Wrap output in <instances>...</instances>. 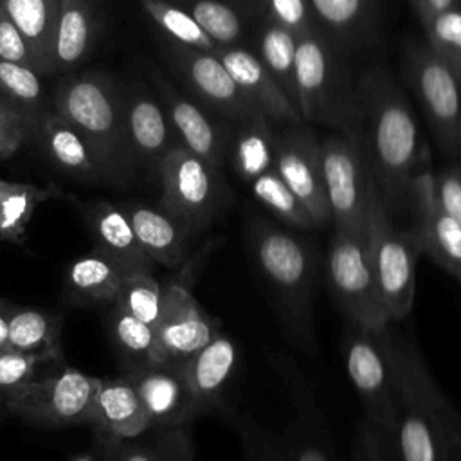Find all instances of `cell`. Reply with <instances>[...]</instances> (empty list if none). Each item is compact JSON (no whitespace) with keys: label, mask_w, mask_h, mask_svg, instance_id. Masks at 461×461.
<instances>
[{"label":"cell","mask_w":461,"mask_h":461,"mask_svg":"<svg viewBox=\"0 0 461 461\" xmlns=\"http://www.w3.org/2000/svg\"><path fill=\"white\" fill-rule=\"evenodd\" d=\"M317 25L340 40H355L371 23L375 0H308Z\"/></svg>","instance_id":"38"},{"label":"cell","mask_w":461,"mask_h":461,"mask_svg":"<svg viewBox=\"0 0 461 461\" xmlns=\"http://www.w3.org/2000/svg\"><path fill=\"white\" fill-rule=\"evenodd\" d=\"M128 274L106 254L94 249L76 258L65 274V288L72 301L113 304Z\"/></svg>","instance_id":"28"},{"label":"cell","mask_w":461,"mask_h":461,"mask_svg":"<svg viewBox=\"0 0 461 461\" xmlns=\"http://www.w3.org/2000/svg\"><path fill=\"white\" fill-rule=\"evenodd\" d=\"M324 272L351 324L375 331L389 328L393 321L375 283L366 234L335 230L328 245Z\"/></svg>","instance_id":"10"},{"label":"cell","mask_w":461,"mask_h":461,"mask_svg":"<svg viewBox=\"0 0 461 461\" xmlns=\"http://www.w3.org/2000/svg\"><path fill=\"white\" fill-rule=\"evenodd\" d=\"M149 77L178 144L221 169L227 164L230 124L180 94L158 70L151 68Z\"/></svg>","instance_id":"15"},{"label":"cell","mask_w":461,"mask_h":461,"mask_svg":"<svg viewBox=\"0 0 461 461\" xmlns=\"http://www.w3.org/2000/svg\"><path fill=\"white\" fill-rule=\"evenodd\" d=\"M267 20H272L294 34H304L317 27L308 0H258Z\"/></svg>","instance_id":"45"},{"label":"cell","mask_w":461,"mask_h":461,"mask_svg":"<svg viewBox=\"0 0 461 461\" xmlns=\"http://www.w3.org/2000/svg\"><path fill=\"white\" fill-rule=\"evenodd\" d=\"M351 461H402L396 432L362 416L353 436Z\"/></svg>","instance_id":"44"},{"label":"cell","mask_w":461,"mask_h":461,"mask_svg":"<svg viewBox=\"0 0 461 461\" xmlns=\"http://www.w3.org/2000/svg\"><path fill=\"white\" fill-rule=\"evenodd\" d=\"M295 92L303 121L355 135L357 85L319 29L297 36Z\"/></svg>","instance_id":"5"},{"label":"cell","mask_w":461,"mask_h":461,"mask_svg":"<svg viewBox=\"0 0 461 461\" xmlns=\"http://www.w3.org/2000/svg\"><path fill=\"white\" fill-rule=\"evenodd\" d=\"M95 16L90 0H59L52 67L67 72L81 65L94 47Z\"/></svg>","instance_id":"29"},{"label":"cell","mask_w":461,"mask_h":461,"mask_svg":"<svg viewBox=\"0 0 461 461\" xmlns=\"http://www.w3.org/2000/svg\"><path fill=\"white\" fill-rule=\"evenodd\" d=\"M164 301V285L151 272L128 274L113 304L121 306L139 321L157 328Z\"/></svg>","instance_id":"41"},{"label":"cell","mask_w":461,"mask_h":461,"mask_svg":"<svg viewBox=\"0 0 461 461\" xmlns=\"http://www.w3.org/2000/svg\"><path fill=\"white\" fill-rule=\"evenodd\" d=\"M158 207L185 223L193 232L207 230L230 205L232 193L221 169L184 146H173L158 171Z\"/></svg>","instance_id":"6"},{"label":"cell","mask_w":461,"mask_h":461,"mask_svg":"<svg viewBox=\"0 0 461 461\" xmlns=\"http://www.w3.org/2000/svg\"><path fill=\"white\" fill-rule=\"evenodd\" d=\"M124 119L137 169L157 175L166 153L178 144L157 94L142 81L122 88Z\"/></svg>","instance_id":"18"},{"label":"cell","mask_w":461,"mask_h":461,"mask_svg":"<svg viewBox=\"0 0 461 461\" xmlns=\"http://www.w3.org/2000/svg\"><path fill=\"white\" fill-rule=\"evenodd\" d=\"M97 384V376L63 367L50 376L23 384L5 398L4 407L40 427L88 425Z\"/></svg>","instance_id":"11"},{"label":"cell","mask_w":461,"mask_h":461,"mask_svg":"<svg viewBox=\"0 0 461 461\" xmlns=\"http://www.w3.org/2000/svg\"><path fill=\"white\" fill-rule=\"evenodd\" d=\"M149 436L103 441L106 461H194L189 425L155 427Z\"/></svg>","instance_id":"31"},{"label":"cell","mask_w":461,"mask_h":461,"mask_svg":"<svg viewBox=\"0 0 461 461\" xmlns=\"http://www.w3.org/2000/svg\"><path fill=\"white\" fill-rule=\"evenodd\" d=\"M135 387L155 427L189 425L203 414L182 362H155L126 367L122 373Z\"/></svg>","instance_id":"17"},{"label":"cell","mask_w":461,"mask_h":461,"mask_svg":"<svg viewBox=\"0 0 461 461\" xmlns=\"http://www.w3.org/2000/svg\"><path fill=\"white\" fill-rule=\"evenodd\" d=\"M290 398L295 407V418L279 439V452L283 461H333L331 447L322 416L304 376L292 364H279Z\"/></svg>","instance_id":"21"},{"label":"cell","mask_w":461,"mask_h":461,"mask_svg":"<svg viewBox=\"0 0 461 461\" xmlns=\"http://www.w3.org/2000/svg\"><path fill=\"white\" fill-rule=\"evenodd\" d=\"M49 362H61V348H47L40 351L0 353V403L27 382L36 380L40 369Z\"/></svg>","instance_id":"43"},{"label":"cell","mask_w":461,"mask_h":461,"mask_svg":"<svg viewBox=\"0 0 461 461\" xmlns=\"http://www.w3.org/2000/svg\"><path fill=\"white\" fill-rule=\"evenodd\" d=\"M405 79L441 148L450 155H461V81L427 45L409 49Z\"/></svg>","instance_id":"12"},{"label":"cell","mask_w":461,"mask_h":461,"mask_svg":"<svg viewBox=\"0 0 461 461\" xmlns=\"http://www.w3.org/2000/svg\"><path fill=\"white\" fill-rule=\"evenodd\" d=\"M140 5L144 13L169 36L171 41L200 50H216V43L182 5L169 0H140Z\"/></svg>","instance_id":"40"},{"label":"cell","mask_w":461,"mask_h":461,"mask_svg":"<svg viewBox=\"0 0 461 461\" xmlns=\"http://www.w3.org/2000/svg\"><path fill=\"white\" fill-rule=\"evenodd\" d=\"M409 2L414 7L416 16L420 18L421 23L447 9L461 5V0H409Z\"/></svg>","instance_id":"49"},{"label":"cell","mask_w":461,"mask_h":461,"mask_svg":"<svg viewBox=\"0 0 461 461\" xmlns=\"http://www.w3.org/2000/svg\"><path fill=\"white\" fill-rule=\"evenodd\" d=\"M121 207L128 214L140 247L155 265L178 268L187 261L191 245L198 234L185 223L160 207L140 202H126Z\"/></svg>","instance_id":"25"},{"label":"cell","mask_w":461,"mask_h":461,"mask_svg":"<svg viewBox=\"0 0 461 461\" xmlns=\"http://www.w3.org/2000/svg\"><path fill=\"white\" fill-rule=\"evenodd\" d=\"M11 304L0 299V353L9 349V330H7V317H9Z\"/></svg>","instance_id":"50"},{"label":"cell","mask_w":461,"mask_h":461,"mask_svg":"<svg viewBox=\"0 0 461 461\" xmlns=\"http://www.w3.org/2000/svg\"><path fill=\"white\" fill-rule=\"evenodd\" d=\"M61 326L63 319L56 313L11 304L7 317L9 349L29 353L47 348H59Z\"/></svg>","instance_id":"34"},{"label":"cell","mask_w":461,"mask_h":461,"mask_svg":"<svg viewBox=\"0 0 461 461\" xmlns=\"http://www.w3.org/2000/svg\"><path fill=\"white\" fill-rule=\"evenodd\" d=\"M103 441L139 438L151 429V420L133 387L124 376L99 378L90 423Z\"/></svg>","instance_id":"24"},{"label":"cell","mask_w":461,"mask_h":461,"mask_svg":"<svg viewBox=\"0 0 461 461\" xmlns=\"http://www.w3.org/2000/svg\"><path fill=\"white\" fill-rule=\"evenodd\" d=\"M52 110L79 131L106 182H131L137 164L126 130L122 88L110 76L85 72L65 77L54 94Z\"/></svg>","instance_id":"4"},{"label":"cell","mask_w":461,"mask_h":461,"mask_svg":"<svg viewBox=\"0 0 461 461\" xmlns=\"http://www.w3.org/2000/svg\"><path fill=\"white\" fill-rule=\"evenodd\" d=\"M230 128L227 162L232 171L249 184L274 167L276 131L265 115L245 119L230 124Z\"/></svg>","instance_id":"30"},{"label":"cell","mask_w":461,"mask_h":461,"mask_svg":"<svg viewBox=\"0 0 461 461\" xmlns=\"http://www.w3.org/2000/svg\"><path fill=\"white\" fill-rule=\"evenodd\" d=\"M182 7L198 22L216 47L238 45L245 34L241 13L225 0H184Z\"/></svg>","instance_id":"39"},{"label":"cell","mask_w":461,"mask_h":461,"mask_svg":"<svg viewBox=\"0 0 461 461\" xmlns=\"http://www.w3.org/2000/svg\"><path fill=\"white\" fill-rule=\"evenodd\" d=\"M0 7L25 38L38 72L54 74L52 52L59 0H0Z\"/></svg>","instance_id":"27"},{"label":"cell","mask_w":461,"mask_h":461,"mask_svg":"<svg viewBox=\"0 0 461 461\" xmlns=\"http://www.w3.org/2000/svg\"><path fill=\"white\" fill-rule=\"evenodd\" d=\"M240 346L225 331H220L200 351L182 362L187 382L203 411L229 412L227 393L240 369Z\"/></svg>","instance_id":"20"},{"label":"cell","mask_w":461,"mask_h":461,"mask_svg":"<svg viewBox=\"0 0 461 461\" xmlns=\"http://www.w3.org/2000/svg\"><path fill=\"white\" fill-rule=\"evenodd\" d=\"M56 194L58 191L54 187L4 180L0 189V240L22 243L38 205Z\"/></svg>","instance_id":"33"},{"label":"cell","mask_w":461,"mask_h":461,"mask_svg":"<svg viewBox=\"0 0 461 461\" xmlns=\"http://www.w3.org/2000/svg\"><path fill=\"white\" fill-rule=\"evenodd\" d=\"M421 25L425 45L461 81V5L447 9Z\"/></svg>","instance_id":"42"},{"label":"cell","mask_w":461,"mask_h":461,"mask_svg":"<svg viewBox=\"0 0 461 461\" xmlns=\"http://www.w3.org/2000/svg\"><path fill=\"white\" fill-rule=\"evenodd\" d=\"M108 328L115 348L126 360V367L162 362L153 326L113 304L108 317Z\"/></svg>","instance_id":"35"},{"label":"cell","mask_w":461,"mask_h":461,"mask_svg":"<svg viewBox=\"0 0 461 461\" xmlns=\"http://www.w3.org/2000/svg\"><path fill=\"white\" fill-rule=\"evenodd\" d=\"M249 185L252 196L285 225L301 230L315 229L301 200L292 193L274 167L256 176L252 182H249Z\"/></svg>","instance_id":"37"},{"label":"cell","mask_w":461,"mask_h":461,"mask_svg":"<svg viewBox=\"0 0 461 461\" xmlns=\"http://www.w3.org/2000/svg\"><path fill=\"white\" fill-rule=\"evenodd\" d=\"M396 441L402 461H461V416L441 394L420 351L402 339Z\"/></svg>","instance_id":"3"},{"label":"cell","mask_w":461,"mask_h":461,"mask_svg":"<svg viewBox=\"0 0 461 461\" xmlns=\"http://www.w3.org/2000/svg\"><path fill=\"white\" fill-rule=\"evenodd\" d=\"M245 243L283 330L297 348L313 355L317 351L313 303L321 272L317 247L258 214L245 223Z\"/></svg>","instance_id":"2"},{"label":"cell","mask_w":461,"mask_h":461,"mask_svg":"<svg viewBox=\"0 0 461 461\" xmlns=\"http://www.w3.org/2000/svg\"><path fill=\"white\" fill-rule=\"evenodd\" d=\"M274 169L301 200L315 227L331 223L324 189L321 140L303 122L288 124L276 133Z\"/></svg>","instance_id":"14"},{"label":"cell","mask_w":461,"mask_h":461,"mask_svg":"<svg viewBox=\"0 0 461 461\" xmlns=\"http://www.w3.org/2000/svg\"><path fill=\"white\" fill-rule=\"evenodd\" d=\"M2 184H4V178H0V189H2Z\"/></svg>","instance_id":"52"},{"label":"cell","mask_w":461,"mask_h":461,"mask_svg":"<svg viewBox=\"0 0 461 461\" xmlns=\"http://www.w3.org/2000/svg\"><path fill=\"white\" fill-rule=\"evenodd\" d=\"M411 203L416 212L414 230L421 252L461 281V223L438 205L430 162H425L412 180Z\"/></svg>","instance_id":"19"},{"label":"cell","mask_w":461,"mask_h":461,"mask_svg":"<svg viewBox=\"0 0 461 461\" xmlns=\"http://www.w3.org/2000/svg\"><path fill=\"white\" fill-rule=\"evenodd\" d=\"M72 461H95V459L90 457V456H77V457L72 459Z\"/></svg>","instance_id":"51"},{"label":"cell","mask_w":461,"mask_h":461,"mask_svg":"<svg viewBox=\"0 0 461 461\" xmlns=\"http://www.w3.org/2000/svg\"><path fill=\"white\" fill-rule=\"evenodd\" d=\"M214 54L225 65L241 92L272 122L297 124L303 117L276 77L267 70L254 50L240 45L216 47Z\"/></svg>","instance_id":"22"},{"label":"cell","mask_w":461,"mask_h":461,"mask_svg":"<svg viewBox=\"0 0 461 461\" xmlns=\"http://www.w3.org/2000/svg\"><path fill=\"white\" fill-rule=\"evenodd\" d=\"M366 245L378 294L391 321L407 317L416 294V261L421 254L414 229L402 230L393 221L380 191L375 193L366 227Z\"/></svg>","instance_id":"7"},{"label":"cell","mask_w":461,"mask_h":461,"mask_svg":"<svg viewBox=\"0 0 461 461\" xmlns=\"http://www.w3.org/2000/svg\"><path fill=\"white\" fill-rule=\"evenodd\" d=\"M31 139L41 153L65 175L86 184L106 182L101 166L79 131L58 112L47 108L36 121Z\"/></svg>","instance_id":"26"},{"label":"cell","mask_w":461,"mask_h":461,"mask_svg":"<svg viewBox=\"0 0 461 461\" xmlns=\"http://www.w3.org/2000/svg\"><path fill=\"white\" fill-rule=\"evenodd\" d=\"M220 331L223 322L207 313L185 285H164L162 313L155 328L162 362H185Z\"/></svg>","instance_id":"16"},{"label":"cell","mask_w":461,"mask_h":461,"mask_svg":"<svg viewBox=\"0 0 461 461\" xmlns=\"http://www.w3.org/2000/svg\"><path fill=\"white\" fill-rule=\"evenodd\" d=\"M355 135L387 209L393 212L411 203L412 180L429 162V151L403 92L382 68L369 70L357 83Z\"/></svg>","instance_id":"1"},{"label":"cell","mask_w":461,"mask_h":461,"mask_svg":"<svg viewBox=\"0 0 461 461\" xmlns=\"http://www.w3.org/2000/svg\"><path fill=\"white\" fill-rule=\"evenodd\" d=\"M0 59L9 61V63L25 65V67L38 70L36 59H34L25 38L22 36L18 27L11 22V18L4 13L2 7H0Z\"/></svg>","instance_id":"47"},{"label":"cell","mask_w":461,"mask_h":461,"mask_svg":"<svg viewBox=\"0 0 461 461\" xmlns=\"http://www.w3.org/2000/svg\"><path fill=\"white\" fill-rule=\"evenodd\" d=\"M295 47L297 34L285 29L283 25L265 20L256 36V56L276 77L285 94L297 108L295 92Z\"/></svg>","instance_id":"32"},{"label":"cell","mask_w":461,"mask_h":461,"mask_svg":"<svg viewBox=\"0 0 461 461\" xmlns=\"http://www.w3.org/2000/svg\"><path fill=\"white\" fill-rule=\"evenodd\" d=\"M40 76L31 67L0 59V99L23 115L32 128L47 110Z\"/></svg>","instance_id":"36"},{"label":"cell","mask_w":461,"mask_h":461,"mask_svg":"<svg viewBox=\"0 0 461 461\" xmlns=\"http://www.w3.org/2000/svg\"><path fill=\"white\" fill-rule=\"evenodd\" d=\"M95 249L113 259L126 274L151 272L155 261L140 247L131 221L121 205L106 200L79 203Z\"/></svg>","instance_id":"23"},{"label":"cell","mask_w":461,"mask_h":461,"mask_svg":"<svg viewBox=\"0 0 461 461\" xmlns=\"http://www.w3.org/2000/svg\"><path fill=\"white\" fill-rule=\"evenodd\" d=\"M31 122L0 99V160L13 157L31 139Z\"/></svg>","instance_id":"46"},{"label":"cell","mask_w":461,"mask_h":461,"mask_svg":"<svg viewBox=\"0 0 461 461\" xmlns=\"http://www.w3.org/2000/svg\"><path fill=\"white\" fill-rule=\"evenodd\" d=\"M434 198L438 205L461 223V167H447L434 175Z\"/></svg>","instance_id":"48"},{"label":"cell","mask_w":461,"mask_h":461,"mask_svg":"<svg viewBox=\"0 0 461 461\" xmlns=\"http://www.w3.org/2000/svg\"><path fill=\"white\" fill-rule=\"evenodd\" d=\"M164 56L178 77L196 95L198 103L229 124L263 115L241 92L214 52L176 41L164 45Z\"/></svg>","instance_id":"13"},{"label":"cell","mask_w":461,"mask_h":461,"mask_svg":"<svg viewBox=\"0 0 461 461\" xmlns=\"http://www.w3.org/2000/svg\"><path fill=\"white\" fill-rule=\"evenodd\" d=\"M326 198L335 230L366 234L378 185L357 135L335 133L321 140Z\"/></svg>","instance_id":"9"},{"label":"cell","mask_w":461,"mask_h":461,"mask_svg":"<svg viewBox=\"0 0 461 461\" xmlns=\"http://www.w3.org/2000/svg\"><path fill=\"white\" fill-rule=\"evenodd\" d=\"M344 360L364 416L396 432L398 337L389 328L375 331L351 324L344 342Z\"/></svg>","instance_id":"8"}]
</instances>
